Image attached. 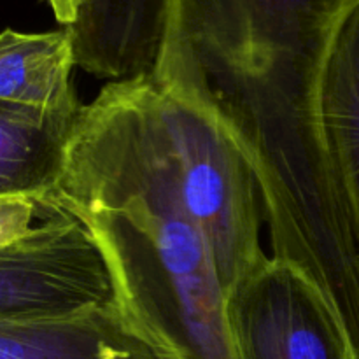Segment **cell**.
<instances>
[{
  "label": "cell",
  "mask_w": 359,
  "mask_h": 359,
  "mask_svg": "<svg viewBox=\"0 0 359 359\" xmlns=\"http://www.w3.org/2000/svg\"><path fill=\"white\" fill-rule=\"evenodd\" d=\"M353 0H172L163 51L242 69L323 62Z\"/></svg>",
  "instance_id": "obj_3"
},
{
  "label": "cell",
  "mask_w": 359,
  "mask_h": 359,
  "mask_svg": "<svg viewBox=\"0 0 359 359\" xmlns=\"http://www.w3.org/2000/svg\"><path fill=\"white\" fill-rule=\"evenodd\" d=\"M116 304L107 259L88 224L60 209L0 251V321L58 318Z\"/></svg>",
  "instance_id": "obj_5"
},
{
  "label": "cell",
  "mask_w": 359,
  "mask_h": 359,
  "mask_svg": "<svg viewBox=\"0 0 359 359\" xmlns=\"http://www.w3.org/2000/svg\"><path fill=\"white\" fill-rule=\"evenodd\" d=\"M79 114L0 102V195H55Z\"/></svg>",
  "instance_id": "obj_9"
},
{
  "label": "cell",
  "mask_w": 359,
  "mask_h": 359,
  "mask_svg": "<svg viewBox=\"0 0 359 359\" xmlns=\"http://www.w3.org/2000/svg\"><path fill=\"white\" fill-rule=\"evenodd\" d=\"M132 200L168 207L195 224L226 291L269 258L248 160L198 104L156 74L109 83L84 105L48 202L79 212Z\"/></svg>",
  "instance_id": "obj_1"
},
{
  "label": "cell",
  "mask_w": 359,
  "mask_h": 359,
  "mask_svg": "<svg viewBox=\"0 0 359 359\" xmlns=\"http://www.w3.org/2000/svg\"><path fill=\"white\" fill-rule=\"evenodd\" d=\"M226 312L238 359H358L321 290L272 255L228 291Z\"/></svg>",
  "instance_id": "obj_4"
},
{
  "label": "cell",
  "mask_w": 359,
  "mask_h": 359,
  "mask_svg": "<svg viewBox=\"0 0 359 359\" xmlns=\"http://www.w3.org/2000/svg\"><path fill=\"white\" fill-rule=\"evenodd\" d=\"M0 359H156L118 304L58 318L0 321Z\"/></svg>",
  "instance_id": "obj_8"
},
{
  "label": "cell",
  "mask_w": 359,
  "mask_h": 359,
  "mask_svg": "<svg viewBox=\"0 0 359 359\" xmlns=\"http://www.w3.org/2000/svg\"><path fill=\"white\" fill-rule=\"evenodd\" d=\"M100 244L116 304L156 359H238L228 291L195 224L172 209L132 200L70 212Z\"/></svg>",
  "instance_id": "obj_2"
},
{
  "label": "cell",
  "mask_w": 359,
  "mask_h": 359,
  "mask_svg": "<svg viewBox=\"0 0 359 359\" xmlns=\"http://www.w3.org/2000/svg\"><path fill=\"white\" fill-rule=\"evenodd\" d=\"M60 212L48 198L28 195H0V251L30 237L49 217Z\"/></svg>",
  "instance_id": "obj_11"
},
{
  "label": "cell",
  "mask_w": 359,
  "mask_h": 359,
  "mask_svg": "<svg viewBox=\"0 0 359 359\" xmlns=\"http://www.w3.org/2000/svg\"><path fill=\"white\" fill-rule=\"evenodd\" d=\"M316 102L330 163L359 230V0L351 2L330 39Z\"/></svg>",
  "instance_id": "obj_7"
},
{
  "label": "cell",
  "mask_w": 359,
  "mask_h": 359,
  "mask_svg": "<svg viewBox=\"0 0 359 359\" xmlns=\"http://www.w3.org/2000/svg\"><path fill=\"white\" fill-rule=\"evenodd\" d=\"M84 72L119 81L154 76L172 0H46Z\"/></svg>",
  "instance_id": "obj_6"
},
{
  "label": "cell",
  "mask_w": 359,
  "mask_h": 359,
  "mask_svg": "<svg viewBox=\"0 0 359 359\" xmlns=\"http://www.w3.org/2000/svg\"><path fill=\"white\" fill-rule=\"evenodd\" d=\"M72 41L63 28L28 34L0 32V102L63 114L84 105L72 86Z\"/></svg>",
  "instance_id": "obj_10"
}]
</instances>
